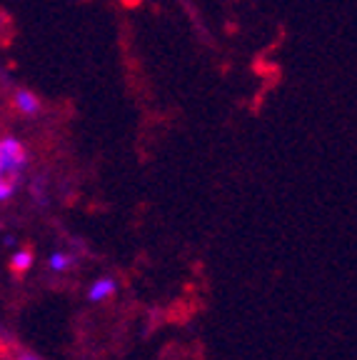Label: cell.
<instances>
[{"label": "cell", "mask_w": 357, "mask_h": 360, "mask_svg": "<svg viewBox=\"0 0 357 360\" xmlns=\"http://www.w3.org/2000/svg\"><path fill=\"white\" fill-rule=\"evenodd\" d=\"M28 165V148L25 143L6 135L0 138V202L15 195L18 178Z\"/></svg>", "instance_id": "obj_1"}, {"label": "cell", "mask_w": 357, "mask_h": 360, "mask_svg": "<svg viewBox=\"0 0 357 360\" xmlns=\"http://www.w3.org/2000/svg\"><path fill=\"white\" fill-rule=\"evenodd\" d=\"M13 105H15V110L20 112V115H25V118H35V115L43 110V103H40V98L28 88L18 90L15 96H13Z\"/></svg>", "instance_id": "obj_2"}, {"label": "cell", "mask_w": 357, "mask_h": 360, "mask_svg": "<svg viewBox=\"0 0 357 360\" xmlns=\"http://www.w3.org/2000/svg\"><path fill=\"white\" fill-rule=\"evenodd\" d=\"M115 290H117V283L112 281V278H98V281L90 285L88 300H90V303H103V300L110 298Z\"/></svg>", "instance_id": "obj_3"}, {"label": "cell", "mask_w": 357, "mask_h": 360, "mask_svg": "<svg viewBox=\"0 0 357 360\" xmlns=\"http://www.w3.org/2000/svg\"><path fill=\"white\" fill-rule=\"evenodd\" d=\"M73 263H75V258L73 255H67V253H53L51 258H48V268L53 270V273H63V270H67V268H73Z\"/></svg>", "instance_id": "obj_4"}, {"label": "cell", "mask_w": 357, "mask_h": 360, "mask_svg": "<svg viewBox=\"0 0 357 360\" xmlns=\"http://www.w3.org/2000/svg\"><path fill=\"white\" fill-rule=\"evenodd\" d=\"M11 263H13V270H15V273H28L30 265H33V253H30V250H20V253L13 255Z\"/></svg>", "instance_id": "obj_5"}, {"label": "cell", "mask_w": 357, "mask_h": 360, "mask_svg": "<svg viewBox=\"0 0 357 360\" xmlns=\"http://www.w3.org/2000/svg\"><path fill=\"white\" fill-rule=\"evenodd\" d=\"M8 358H11V360H43V358H38L35 353H28V350H20V348L13 350Z\"/></svg>", "instance_id": "obj_6"}]
</instances>
